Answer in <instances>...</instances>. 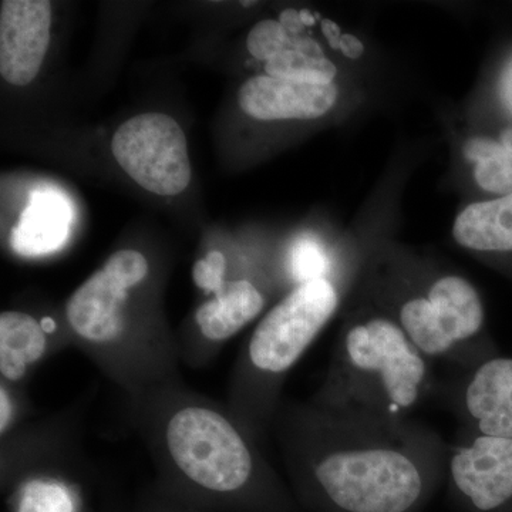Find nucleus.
I'll return each mask as SVG.
<instances>
[{"label":"nucleus","mask_w":512,"mask_h":512,"mask_svg":"<svg viewBox=\"0 0 512 512\" xmlns=\"http://www.w3.org/2000/svg\"><path fill=\"white\" fill-rule=\"evenodd\" d=\"M338 100L335 84L316 86L256 76L239 89L238 101L241 109L256 120H306L318 119Z\"/></svg>","instance_id":"nucleus-13"},{"label":"nucleus","mask_w":512,"mask_h":512,"mask_svg":"<svg viewBox=\"0 0 512 512\" xmlns=\"http://www.w3.org/2000/svg\"><path fill=\"white\" fill-rule=\"evenodd\" d=\"M286 271L296 286L315 279H332L333 266L325 249L316 242L301 239L289 249Z\"/></svg>","instance_id":"nucleus-17"},{"label":"nucleus","mask_w":512,"mask_h":512,"mask_svg":"<svg viewBox=\"0 0 512 512\" xmlns=\"http://www.w3.org/2000/svg\"><path fill=\"white\" fill-rule=\"evenodd\" d=\"M340 301L333 279L295 286L265 313L239 350L225 404L259 443L271 433L289 373L336 315Z\"/></svg>","instance_id":"nucleus-5"},{"label":"nucleus","mask_w":512,"mask_h":512,"mask_svg":"<svg viewBox=\"0 0 512 512\" xmlns=\"http://www.w3.org/2000/svg\"><path fill=\"white\" fill-rule=\"evenodd\" d=\"M271 433L305 512H424L446 483L448 443L419 421L284 399Z\"/></svg>","instance_id":"nucleus-1"},{"label":"nucleus","mask_w":512,"mask_h":512,"mask_svg":"<svg viewBox=\"0 0 512 512\" xmlns=\"http://www.w3.org/2000/svg\"><path fill=\"white\" fill-rule=\"evenodd\" d=\"M444 487L456 512H512V440L458 427Z\"/></svg>","instance_id":"nucleus-8"},{"label":"nucleus","mask_w":512,"mask_h":512,"mask_svg":"<svg viewBox=\"0 0 512 512\" xmlns=\"http://www.w3.org/2000/svg\"><path fill=\"white\" fill-rule=\"evenodd\" d=\"M501 150L500 140L490 137H474L464 146V156L471 163L480 164L493 158Z\"/></svg>","instance_id":"nucleus-23"},{"label":"nucleus","mask_w":512,"mask_h":512,"mask_svg":"<svg viewBox=\"0 0 512 512\" xmlns=\"http://www.w3.org/2000/svg\"><path fill=\"white\" fill-rule=\"evenodd\" d=\"M339 49L349 59L357 60L365 53V46L355 35H343L340 39Z\"/></svg>","instance_id":"nucleus-25"},{"label":"nucleus","mask_w":512,"mask_h":512,"mask_svg":"<svg viewBox=\"0 0 512 512\" xmlns=\"http://www.w3.org/2000/svg\"><path fill=\"white\" fill-rule=\"evenodd\" d=\"M303 23L305 26H311L315 23V19H313V15L309 10H302L301 12Z\"/></svg>","instance_id":"nucleus-27"},{"label":"nucleus","mask_w":512,"mask_h":512,"mask_svg":"<svg viewBox=\"0 0 512 512\" xmlns=\"http://www.w3.org/2000/svg\"><path fill=\"white\" fill-rule=\"evenodd\" d=\"M434 397L460 427L512 440V357L498 355L480 366L439 380Z\"/></svg>","instance_id":"nucleus-9"},{"label":"nucleus","mask_w":512,"mask_h":512,"mask_svg":"<svg viewBox=\"0 0 512 512\" xmlns=\"http://www.w3.org/2000/svg\"><path fill=\"white\" fill-rule=\"evenodd\" d=\"M111 151L120 167L153 194L173 197L190 184L187 138L167 114L146 113L127 120L114 134Z\"/></svg>","instance_id":"nucleus-7"},{"label":"nucleus","mask_w":512,"mask_h":512,"mask_svg":"<svg viewBox=\"0 0 512 512\" xmlns=\"http://www.w3.org/2000/svg\"><path fill=\"white\" fill-rule=\"evenodd\" d=\"M30 403L26 389L0 383V436H8L22 426L29 414Z\"/></svg>","instance_id":"nucleus-20"},{"label":"nucleus","mask_w":512,"mask_h":512,"mask_svg":"<svg viewBox=\"0 0 512 512\" xmlns=\"http://www.w3.org/2000/svg\"><path fill=\"white\" fill-rule=\"evenodd\" d=\"M264 293L248 279L227 281L194 315V332L178 340L181 363L200 369L264 311Z\"/></svg>","instance_id":"nucleus-10"},{"label":"nucleus","mask_w":512,"mask_h":512,"mask_svg":"<svg viewBox=\"0 0 512 512\" xmlns=\"http://www.w3.org/2000/svg\"><path fill=\"white\" fill-rule=\"evenodd\" d=\"M126 417L156 483L200 512H305L262 444L221 404L183 379L126 400Z\"/></svg>","instance_id":"nucleus-2"},{"label":"nucleus","mask_w":512,"mask_h":512,"mask_svg":"<svg viewBox=\"0 0 512 512\" xmlns=\"http://www.w3.org/2000/svg\"><path fill=\"white\" fill-rule=\"evenodd\" d=\"M128 512H200L191 505L185 504L180 498L174 497L154 481L144 488Z\"/></svg>","instance_id":"nucleus-22"},{"label":"nucleus","mask_w":512,"mask_h":512,"mask_svg":"<svg viewBox=\"0 0 512 512\" xmlns=\"http://www.w3.org/2000/svg\"><path fill=\"white\" fill-rule=\"evenodd\" d=\"M350 313L309 402L332 412L409 419L436 393L434 362L375 302Z\"/></svg>","instance_id":"nucleus-4"},{"label":"nucleus","mask_w":512,"mask_h":512,"mask_svg":"<svg viewBox=\"0 0 512 512\" xmlns=\"http://www.w3.org/2000/svg\"><path fill=\"white\" fill-rule=\"evenodd\" d=\"M320 25H322V33L325 35L326 39H328L329 45L332 46L333 49H339L340 39H342L343 36L342 33H340L339 26L330 19H322Z\"/></svg>","instance_id":"nucleus-26"},{"label":"nucleus","mask_w":512,"mask_h":512,"mask_svg":"<svg viewBox=\"0 0 512 512\" xmlns=\"http://www.w3.org/2000/svg\"><path fill=\"white\" fill-rule=\"evenodd\" d=\"M265 72L276 79L326 86L333 84L338 69L326 56L315 57L298 50L286 49L266 62Z\"/></svg>","instance_id":"nucleus-16"},{"label":"nucleus","mask_w":512,"mask_h":512,"mask_svg":"<svg viewBox=\"0 0 512 512\" xmlns=\"http://www.w3.org/2000/svg\"><path fill=\"white\" fill-rule=\"evenodd\" d=\"M52 5L47 0H3L0 74L13 86L32 83L50 43Z\"/></svg>","instance_id":"nucleus-11"},{"label":"nucleus","mask_w":512,"mask_h":512,"mask_svg":"<svg viewBox=\"0 0 512 512\" xmlns=\"http://www.w3.org/2000/svg\"><path fill=\"white\" fill-rule=\"evenodd\" d=\"M291 46V36L279 20L266 19L256 23L247 37L248 52L255 59L269 62Z\"/></svg>","instance_id":"nucleus-19"},{"label":"nucleus","mask_w":512,"mask_h":512,"mask_svg":"<svg viewBox=\"0 0 512 512\" xmlns=\"http://www.w3.org/2000/svg\"><path fill=\"white\" fill-rule=\"evenodd\" d=\"M73 214L62 195L35 191L28 208L13 228L12 247L22 256H43L62 248Z\"/></svg>","instance_id":"nucleus-14"},{"label":"nucleus","mask_w":512,"mask_h":512,"mask_svg":"<svg viewBox=\"0 0 512 512\" xmlns=\"http://www.w3.org/2000/svg\"><path fill=\"white\" fill-rule=\"evenodd\" d=\"M67 345L69 333H59L53 316L37 319L28 312L5 311L0 315V383L28 389L30 377L45 360Z\"/></svg>","instance_id":"nucleus-12"},{"label":"nucleus","mask_w":512,"mask_h":512,"mask_svg":"<svg viewBox=\"0 0 512 512\" xmlns=\"http://www.w3.org/2000/svg\"><path fill=\"white\" fill-rule=\"evenodd\" d=\"M501 150L490 160L476 164L474 178L484 191L503 197L512 194V127L500 136Z\"/></svg>","instance_id":"nucleus-18"},{"label":"nucleus","mask_w":512,"mask_h":512,"mask_svg":"<svg viewBox=\"0 0 512 512\" xmlns=\"http://www.w3.org/2000/svg\"><path fill=\"white\" fill-rule=\"evenodd\" d=\"M79 417L66 410L2 437L6 512H97V494L109 485L84 456Z\"/></svg>","instance_id":"nucleus-6"},{"label":"nucleus","mask_w":512,"mask_h":512,"mask_svg":"<svg viewBox=\"0 0 512 512\" xmlns=\"http://www.w3.org/2000/svg\"><path fill=\"white\" fill-rule=\"evenodd\" d=\"M453 237L478 254L512 255V194L468 205L454 222Z\"/></svg>","instance_id":"nucleus-15"},{"label":"nucleus","mask_w":512,"mask_h":512,"mask_svg":"<svg viewBox=\"0 0 512 512\" xmlns=\"http://www.w3.org/2000/svg\"><path fill=\"white\" fill-rule=\"evenodd\" d=\"M150 275L143 252L120 249L72 293L64 308L73 346L126 400L183 379L177 338L156 315L137 306V292Z\"/></svg>","instance_id":"nucleus-3"},{"label":"nucleus","mask_w":512,"mask_h":512,"mask_svg":"<svg viewBox=\"0 0 512 512\" xmlns=\"http://www.w3.org/2000/svg\"><path fill=\"white\" fill-rule=\"evenodd\" d=\"M279 23L284 26L286 32H288L289 36H299V33L302 32L303 28H305V23H303L301 12L295 9H286L279 16Z\"/></svg>","instance_id":"nucleus-24"},{"label":"nucleus","mask_w":512,"mask_h":512,"mask_svg":"<svg viewBox=\"0 0 512 512\" xmlns=\"http://www.w3.org/2000/svg\"><path fill=\"white\" fill-rule=\"evenodd\" d=\"M227 259L220 251H211L205 258L198 259L192 268L195 285L212 295L220 291L227 279Z\"/></svg>","instance_id":"nucleus-21"}]
</instances>
